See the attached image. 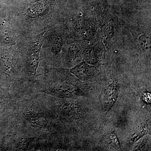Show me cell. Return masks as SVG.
I'll return each instance as SVG.
<instances>
[{
  "instance_id": "1",
  "label": "cell",
  "mask_w": 151,
  "mask_h": 151,
  "mask_svg": "<svg viewBox=\"0 0 151 151\" xmlns=\"http://www.w3.org/2000/svg\"><path fill=\"white\" fill-rule=\"evenodd\" d=\"M70 72L83 81L92 80L96 73V68L86 62H81L73 68Z\"/></svg>"
},
{
  "instance_id": "2",
  "label": "cell",
  "mask_w": 151,
  "mask_h": 151,
  "mask_svg": "<svg viewBox=\"0 0 151 151\" xmlns=\"http://www.w3.org/2000/svg\"><path fill=\"white\" fill-rule=\"evenodd\" d=\"M44 33L41 35L38 43L35 47L32 53L29 55L27 61L26 68L28 71L31 74L35 75L37 70L38 66L40 61V54L41 48L43 43L42 37Z\"/></svg>"
},
{
  "instance_id": "3",
  "label": "cell",
  "mask_w": 151,
  "mask_h": 151,
  "mask_svg": "<svg viewBox=\"0 0 151 151\" xmlns=\"http://www.w3.org/2000/svg\"><path fill=\"white\" fill-rule=\"evenodd\" d=\"M118 86L115 83L108 86L103 98V107L105 110H109L116 103L118 97Z\"/></svg>"
},
{
  "instance_id": "4",
  "label": "cell",
  "mask_w": 151,
  "mask_h": 151,
  "mask_svg": "<svg viewBox=\"0 0 151 151\" xmlns=\"http://www.w3.org/2000/svg\"><path fill=\"white\" fill-rule=\"evenodd\" d=\"M54 91L58 95L64 97H73L79 93L78 88L71 85H59L55 88Z\"/></svg>"
},
{
  "instance_id": "5",
  "label": "cell",
  "mask_w": 151,
  "mask_h": 151,
  "mask_svg": "<svg viewBox=\"0 0 151 151\" xmlns=\"http://www.w3.org/2000/svg\"><path fill=\"white\" fill-rule=\"evenodd\" d=\"M84 56L86 62L94 65L97 64V59L93 47H89L85 51Z\"/></svg>"
},
{
  "instance_id": "6",
  "label": "cell",
  "mask_w": 151,
  "mask_h": 151,
  "mask_svg": "<svg viewBox=\"0 0 151 151\" xmlns=\"http://www.w3.org/2000/svg\"><path fill=\"white\" fill-rule=\"evenodd\" d=\"M2 35L3 39L6 43H11L12 41V32L10 28L6 24L3 25Z\"/></svg>"
},
{
  "instance_id": "7",
  "label": "cell",
  "mask_w": 151,
  "mask_h": 151,
  "mask_svg": "<svg viewBox=\"0 0 151 151\" xmlns=\"http://www.w3.org/2000/svg\"><path fill=\"white\" fill-rule=\"evenodd\" d=\"M63 45L62 38L60 36L56 37L52 44V52L55 55H58L61 52Z\"/></svg>"
},
{
  "instance_id": "8",
  "label": "cell",
  "mask_w": 151,
  "mask_h": 151,
  "mask_svg": "<svg viewBox=\"0 0 151 151\" xmlns=\"http://www.w3.org/2000/svg\"><path fill=\"white\" fill-rule=\"evenodd\" d=\"M140 45L143 48L146 50L149 49L151 47V38L146 35H142L139 38Z\"/></svg>"
},
{
  "instance_id": "9",
  "label": "cell",
  "mask_w": 151,
  "mask_h": 151,
  "mask_svg": "<svg viewBox=\"0 0 151 151\" xmlns=\"http://www.w3.org/2000/svg\"><path fill=\"white\" fill-rule=\"evenodd\" d=\"M85 26V19L82 14H79L76 19L74 26L77 30H82L84 29Z\"/></svg>"
},
{
  "instance_id": "10",
  "label": "cell",
  "mask_w": 151,
  "mask_h": 151,
  "mask_svg": "<svg viewBox=\"0 0 151 151\" xmlns=\"http://www.w3.org/2000/svg\"><path fill=\"white\" fill-rule=\"evenodd\" d=\"M63 111L68 114H73L76 112V109H77V107L76 105H74L73 103L69 104V103H67L63 105Z\"/></svg>"
},
{
  "instance_id": "11",
  "label": "cell",
  "mask_w": 151,
  "mask_h": 151,
  "mask_svg": "<svg viewBox=\"0 0 151 151\" xmlns=\"http://www.w3.org/2000/svg\"><path fill=\"white\" fill-rule=\"evenodd\" d=\"M94 35V30L93 27L91 25H89L85 30L84 38L86 40H89L93 38Z\"/></svg>"
},
{
  "instance_id": "12",
  "label": "cell",
  "mask_w": 151,
  "mask_h": 151,
  "mask_svg": "<svg viewBox=\"0 0 151 151\" xmlns=\"http://www.w3.org/2000/svg\"><path fill=\"white\" fill-rule=\"evenodd\" d=\"M104 34L108 38H112L113 37L114 35V28L112 25L108 24L105 27L104 29Z\"/></svg>"
},
{
  "instance_id": "13",
  "label": "cell",
  "mask_w": 151,
  "mask_h": 151,
  "mask_svg": "<svg viewBox=\"0 0 151 151\" xmlns=\"http://www.w3.org/2000/svg\"><path fill=\"white\" fill-rule=\"evenodd\" d=\"M78 52V48L76 45H72L70 47L68 50V53L71 57H74Z\"/></svg>"
},
{
  "instance_id": "14",
  "label": "cell",
  "mask_w": 151,
  "mask_h": 151,
  "mask_svg": "<svg viewBox=\"0 0 151 151\" xmlns=\"http://www.w3.org/2000/svg\"><path fill=\"white\" fill-rule=\"evenodd\" d=\"M143 100H145L146 103H151V94L149 92H144L142 94Z\"/></svg>"
}]
</instances>
